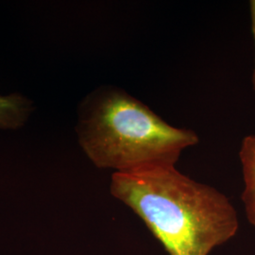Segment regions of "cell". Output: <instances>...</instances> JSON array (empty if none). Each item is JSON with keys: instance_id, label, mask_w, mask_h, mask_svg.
<instances>
[{"instance_id": "obj_1", "label": "cell", "mask_w": 255, "mask_h": 255, "mask_svg": "<svg viewBox=\"0 0 255 255\" xmlns=\"http://www.w3.org/2000/svg\"><path fill=\"white\" fill-rule=\"evenodd\" d=\"M111 194L143 220L169 255H209L239 229L237 210L223 193L176 166L114 173Z\"/></svg>"}, {"instance_id": "obj_2", "label": "cell", "mask_w": 255, "mask_h": 255, "mask_svg": "<svg viewBox=\"0 0 255 255\" xmlns=\"http://www.w3.org/2000/svg\"><path fill=\"white\" fill-rule=\"evenodd\" d=\"M76 130L92 163L114 173L176 166L182 152L200 142L196 131L172 126L116 86H102L84 99Z\"/></svg>"}, {"instance_id": "obj_3", "label": "cell", "mask_w": 255, "mask_h": 255, "mask_svg": "<svg viewBox=\"0 0 255 255\" xmlns=\"http://www.w3.org/2000/svg\"><path fill=\"white\" fill-rule=\"evenodd\" d=\"M239 159L244 182L241 199L246 211L247 219L255 227V134L248 135L242 140Z\"/></svg>"}, {"instance_id": "obj_4", "label": "cell", "mask_w": 255, "mask_h": 255, "mask_svg": "<svg viewBox=\"0 0 255 255\" xmlns=\"http://www.w3.org/2000/svg\"><path fill=\"white\" fill-rule=\"evenodd\" d=\"M31 110V103L21 95L0 96V128L13 129L23 126Z\"/></svg>"}, {"instance_id": "obj_5", "label": "cell", "mask_w": 255, "mask_h": 255, "mask_svg": "<svg viewBox=\"0 0 255 255\" xmlns=\"http://www.w3.org/2000/svg\"><path fill=\"white\" fill-rule=\"evenodd\" d=\"M251 15H252V28H253V33H254V39H255V0L251 1ZM252 82H253V88L255 92V69H254V74L252 78Z\"/></svg>"}]
</instances>
